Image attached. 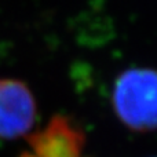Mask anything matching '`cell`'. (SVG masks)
Masks as SVG:
<instances>
[{"label":"cell","mask_w":157,"mask_h":157,"mask_svg":"<svg viewBox=\"0 0 157 157\" xmlns=\"http://www.w3.org/2000/svg\"><path fill=\"white\" fill-rule=\"evenodd\" d=\"M112 106L119 120L132 131L157 130V71L131 68L116 78Z\"/></svg>","instance_id":"1"},{"label":"cell","mask_w":157,"mask_h":157,"mask_svg":"<svg viewBox=\"0 0 157 157\" xmlns=\"http://www.w3.org/2000/svg\"><path fill=\"white\" fill-rule=\"evenodd\" d=\"M84 145V132L73 120L54 116L28 138V146L19 157H81Z\"/></svg>","instance_id":"2"},{"label":"cell","mask_w":157,"mask_h":157,"mask_svg":"<svg viewBox=\"0 0 157 157\" xmlns=\"http://www.w3.org/2000/svg\"><path fill=\"white\" fill-rule=\"evenodd\" d=\"M36 119V101L25 83L0 78V138L15 139L30 131Z\"/></svg>","instance_id":"3"}]
</instances>
